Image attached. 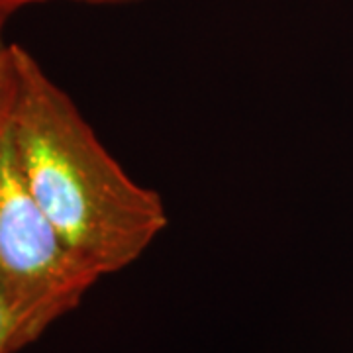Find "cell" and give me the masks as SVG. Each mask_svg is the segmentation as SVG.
Wrapping results in <instances>:
<instances>
[{
  "instance_id": "6da1fadb",
  "label": "cell",
  "mask_w": 353,
  "mask_h": 353,
  "mask_svg": "<svg viewBox=\"0 0 353 353\" xmlns=\"http://www.w3.org/2000/svg\"><path fill=\"white\" fill-rule=\"evenodd\" d=\"M6 122L30 194L97 279L134 263L167 228L161 196L128 175L71 97L16 43Z\"/></svg>"
},
{
  "instance_id": "5b68a950",
  "label": "cell",
  "mask_w": 353,
  "mask_h": 353,
  "mask_svg": "<svg viewBox=\"0 0 353 353\" xmlns=\"http://www.w3.org/2000/svg\"><path fill=\"white\" fill-rule=\"evenodd\" d=\"M12 90V43H0V116L4 114Z\"/></svg>"
},
{
  "instance_id": "7a4b0ae2",
  "label": "cell",
  "mask_w": 353,
  "mask_h": 353,
  "mask_svg": "<svg viewBox=\"0 0 353 353\" xmlns=\"http://www.w3.org/2000/svg\"><path fill=\"white\" fill-rule=\"evenodd\" d=\"M6 110L0 116V290L26 347L75 310L99 279L73 257L30 194L14 159Z\"/></svg>"
},
{
  "instance_id": "8992f818",
  "label": "cell",
  "mask_w": 353,
  "mask_h": 353,
  "mask_svg": "<svg viewBox=\"0 0 353 353\" xmlns=\"http://www.w3.org/2000/svg\"><path fill=\"white\" fill-rule=\"evenodd\" d=\"M0 43H2V38H0Z\"/></svg>"
},
{
  "instance_id": "277c9868",
  "label": "cell",
  "mask_w": 353,
  "mask_h": 353,
  "mask_svg": "<svg viewBox=\"0 0 353 353\" xmlns=\"http://www.w3.org/2000/svg\"><path fill=\"white\" fill-rule=\"evenodd\" d=\"M39 2H48V0H0V38H2V28L6 24V20L14 12L22 10L30 4H39ZM73 2H85V4H97V6H106V4H132L139 0H73Z\"/></svg>"
},
{
  "instance_id": "3957f363",
  "label": "cell",
  "mask_w": 353,
  "mask_h": 353,
  "mask_svg": "<svg viewBox=\"0 0 353 353\" xmlns=\"http://www.w3.org/2000/svg\"><path fill=\"white\" fill-rule=\"evenodd\" d=\"M24 347L10 304L0 290V353H18Z\"/></svg>"
}]
</instances>
